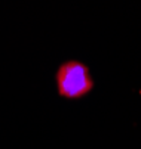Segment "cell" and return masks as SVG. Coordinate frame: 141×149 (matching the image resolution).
Masks as SVG:
<instances>
[{
	"mask_svg": "<svg viewBox=\"0 0 141 149\" xmlns=\"http://www.w3.org/2000/svg\"><path fill=\"white\" fill-rule=\"evenodd\" d=\"M58 95L64 99H80L94 87V80L85 63L79 61H67L55 74Z\"/></svg>",
	"mask_w": 141,
	"mask_h": 149,
	"instance_id": "obj_1",
	"label": "cell"
}]
</instances>
